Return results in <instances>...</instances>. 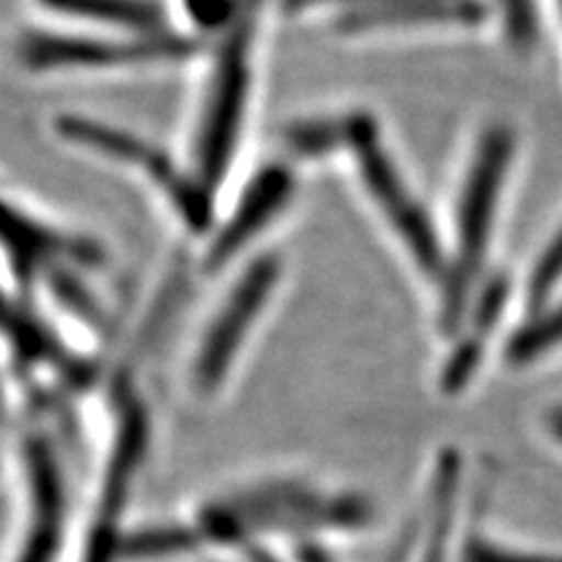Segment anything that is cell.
<instances>
[{
    "instance_id": "cell-6",
    "label": "cell",
    "mask_w": 562,
    "mask_h": 562,
    "mask_svg": "<svg viewBox=\"0 0 562 562\" xmlns=\"http://www.w3.org/2000/svg\"><path fill=\"white\" fill-rule=\"evenodd\" d=\"M279 277V260L272 256L258 258L241 274L237 286L211 322L195 363V382L202 392L216 390L227 368L235 361L237 349L266 307Z\"/></svg>"
},
{
    "instance_id": "cell-16",
    "label": "cell",
    "mask_w": 562,
    "mask_h": 562,
    "mask_svg": "<svg viewBox=\"0 0 562 562\" xmlns=\"http://www.w3.org/2000/svg\"><path fill=\"white\" fill-rule=\"evenodd\" d=\"M254 562H272V560H270L268 555H256V558H254Z\"/></svg>"
},
{
    "instance_id": "cell-9",
    "label": "cell",
    "mask_w": 562,
    "mask_h": 562,
    "mask_svg": "<svg viewBox=\"0 0 562 562\" xmlns=\"http://www.w3.org/2000/svg\"><path fill=\"white\" fill-rule=\"evenodd\" d=\"M52 12L111 26L132 35L169 33L165 16L150 0H41Z\"/></svg>"
},
{
    "instance_id": "cell-8",
    "label": "cell",
    "mask_w": 562,
    "mask_h": 562,
    "mask_svg": "<svg viewBox=\"0 0 562 562\" xmlns=\"http://www.w3.org/2000/svg\"><path fill=\"white\" fill-rule=\"evenodd\" d=\"M26 469L31 490V532L26 537L22 562H52V555L59 547L64 492L55 457L43 441L29 443Z\"/></svg>"
},
{
    "instance_id": "cell-15",
    "label": "cell",
    "mask_w": 562,
    "mask_h": 562,
    "mask_svg": "<svg viewBox=\"0 0 562 562\" xmlns=\"http://www.w3.org/2000/svg\"><path fill=\"white\" fill-rule=\"evenodd\" d=\"M551 429H553V434L558 438H562V408L553 411V415H551Z\"/></svg>"
},
{
    "instance_id": "cell-13",
    "label": "cell",
    "mask_w": 562,
    "mask_h": 562,
    "mask_svg": "<svg viewBox=\"0 0 562 562\" xmlns=\"http://www.w3.org/2000/svg\"><path fill=\"white\" fill-rule=\"evenodd\" d=\"M398 3H406V0H284V5L289 10H293V12L342 5V14L340 16H355V14L378 12V10L392 8V5H398Z\"/></svg>"
},
{
    "instance_id": "cell-2",
    "label": "cell",
    "mask_w": 562,
    "mask_h": 562,
    "mask_svg": "<svg viewBox=\"0 0 562 562\" xmlns=\"http://www.w3.org/2000/svg\"><path fill=\"white\" fill-rule=\"evenodd\" d=\"M347 153L355 157L361 186L375 204L382 221L396 233L415 266L436 279H448L450 262L441 241L401 169L392 160L375 122L366 115H351Z\"/></svg>"
},
{
    "instance_id": "cell-1",
    "label": "cell",
    "mask_w": 562,
    "mask_h": 562,
    "mask_svg": "<svg viewBox=\"0 0 562 562\" xmlns=\"http://www.w3.org/2000/svg\"><path fill=\"white\" fill-rule=\"evenodd\" d=\"M258 0H244L237 20L221 35L209 68L195 134L190 144V171L214 192L237 155L254 82V41Z\"/></svg>"
},
{
    "instance_id": "cell-3",
    "label": "cell",
    "mask_w": 562,
    "mask_h": 562,
    "mask_svg": "<svg viewBox=\"0 0 562 562\" xmlns=\"http://www.w3.org/2000/svg\"><path fill=\"white\" fill-rule=\"evenodd\" d=\"M512 157L514 134L504 127H495L481 138L467 171L460 200H457L454 254L450 256V270L446 279V303L452 316L460 310L471 281L476 279L483 266L492 223L497 216L502 183L508 165H512Z\"/></svg>"
},
{
    "instance_id": "cell-12",
    "label": "cell",
    "mask_w": 562,
    "mask_h": 562,
    "mask_svg": "<svg viewBox=\"0 0 562 562\" xmlns=\"http://www.w3.org/2000/svg\"><path fill=\"white\" fill-rule=\"evenodd\" d=\"M499 3H502L506 26H508V33H512V38L518 45H530L535 41V33H537L532 0H499Z\"/></svg>"
},
{
    "instance_id": "cell-17",
    "label": "cell",
    "mask_w": 562,
    "mask_h": 562,
    "mask_svg": "<svg viewBox=\"0 0 562 562\" xmlns=\"http://www.w3.org/2000/svg\"><path fill=\"white\" fill-rule=\"evenodd\" d=\"M310 562H326V560H322V558H312Z\"/></svg>"
},
{
    "instance_id": "cell-7",
    "label": "cell",
    "mask_w": 562,
    "mask_h": 562,
    "mask_svg": "<svg viewBox=\"0 0 562 562\" xmlns=\"http://www.w3.org/2000/svg\"><path fill=\"white\" fill-rule=\"evenodd\" d=\"M295 181L286 167L268 165L244 188L225 225L214 235L206 256L209 268H221L256 239L284 211L293 198Z\"/></svg>"
},
{
    "instance_id": "cell-4",
    "label": "cell",
    "mask_w": 562,
    "mask_h": 562,
    "mask_svg": "<svg viewBox=\"0 0 562 562\" xmlns=\"http://www.w3.org/2000/svg\"><path fill=\"white\" fill-rule=\"evenodd\" d=\"M55 130L68 144L82 146L122 167H132L150 179L153 186L171 202L176 216L186 221L192 233H206L211 227V214H214L211 190H206L192 171L176 167L162 150L153 148L148 140L80 115L57 117Z\"/></svg>"
},
{
    "instance_id": "cell-10",
    "label": "cell",
    "mask_w": 562,
    "mask_h": 562,
    "mask_svg": "<svg viewBox=\"0 0 562 562\" xmlns=\"http://www.w3.org/2000/svg\"><path fill=\"white\" fill-rule=\"evenodd\" d=\"M560 342H562V305L549 314L539 316L537 322L520 328L514 336L512 345H508V359L514 363H527Z\"/></svg>"
},
{
    "instance_id": "cell-14",
    "label": "cell",
    "mask_w": 562,
    "mask_h": 562,
    "mask_svg": "<svg viewBox=\"0 0 562 562\" xmlns=\"http://www.w3.org/2000/svg\"><path fill=\"white\" fill-rule=\"evenodd\" d=\"M464 562H562V555H530V553L504 551L481 539H473L471 543H467Z\"/></svg>"
},
{
    "instance_id": "cell-5",
    "label": "cell",
    "mask_w": 562,
    "mask_h": 562,
    "mask_svg": "<svg viewBox=\"0 0 562 562\" xmlns=\"http://www.w3.org/2000/svg\"><path fill=\"white\" fill-rule=\"evenodd\" d=\"M190 41L173 33L134 38H90L33 31L22 43V59L31 70H103L186 59Z\"/></svg>"
},
{
    "instance_id": "cell-11",
    "label": "cell",
    "mask_w": 562,
    "mask_h": 562,
    "mask_svg": "<svg viewBox=\"0 0 562 562\" xmlns=\"http://www.w3.org/2000/svg\"><path fill=\"white\" fill-rule=\"evenodd\" d=\"M560 277H562V231L551 241L549 251L543 254V258L539 260V266L532 274V284H530L532 307H539L543 301H547V295L553 291Z\"/></svg>"
}]
</instances>
